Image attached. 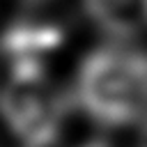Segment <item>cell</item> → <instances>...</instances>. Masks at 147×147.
Returning <instances> with one entry per match:
<instances>
[{"label":"cell","mask_w":147,"mask_h":147,"mask_svg":"<svg viewBox=\"0 0 147 147\" xmlns=\"http://www.w3.org/2000/svg\"><path fill=\"white\" fill-rule=\"evenodd\" d=\"M78 101L101 124H131L147 117V55L126 48L92 53L78 74Z\"/></svg>","instance_id":"6da1fadb"},{"label":"cell","mask_w":147,"mask_h":147,"mask_svg":"<svg viewBox=\"0 0 147 147\" xmlns=\"http://www.w3.org/2000/svg\"><path fill=\"white\" fill-rule=\"evenodd\" d=\"M0 115L25 147H48L57 138L64 103L37 57H14L0 90Z\"/></svg>","instance_id":"7a4b0ae2"},{"label":"cell","mask_w":147,"mask_h":147,"mask_svg":"<svg viewBox=\"0 0 147 147\" xmlns=\"http://www.w3.org/2000/svg\"><path fill=\"white\" fill-rule=\"evenodd\" d=\"M67 28L57 11L34 2V9L14 21L2 39V48L14 57H41L44 53L60 46Z\"/></svg>","instance_id":"3957f363"},{"label":"cell","mask_w":147,"mask_h":147,"mask_svg":"<svg viewBox=\"0 0 147 147\" xmlns=\"http://www.w3.org/2000/svg\"><path fill=\"white\" fill-rule=\"evenodd\" d=\"M90 16L113 34L147 30V0H83Z\"/></svg>","instance_id":"277c9868"},{"label":"cell","mask_w":147,"mask_h":147,"mask_svg":"<svg viewBox=\"0 0 147 147\" xmlns=\"http://www.w3.org/2000/svg\"><path fill=\"white\" fill-rule=\"evenodd\" d=\"M138 147H147V122H145V126H142V131H140V140H138Z\"/></svg>","instance_id":"5b68a950"},{"label":"cell","mask_w":147,"mask_h":147,"mask_svg":"<svg viewBox=\"0 0 147 147\" xmlns=\"http://www.w3.org/2000/svg\"><path fill=\"white\" fill-rule=\"evenodd\" d=\"M83 147H106V145H101V142H87V145H83Z\"/></svg>","instance_id":"8992f818"}]
</instances>
